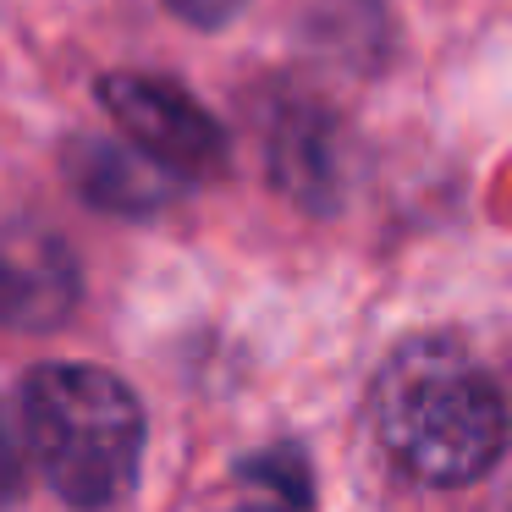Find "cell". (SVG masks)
<instances>
[{"label": "cell", "instance_id": "6da1fadb", "mask_svg": "<svg viewBox=\"0 0 512 512\" xmlns=\"http://www.w3.org/2000/svg\"><path fill=\"white\" fill-rule=\"evenodd\" d=\"M369 430L402 479L457 490L507 452V397L496 375L452 336H413L369 386Z\"/></svg>", "mask_w": 512, "mask_h": 512}, {"label": "cell", "instance_id": "7a4b0ae2", "mask_svg": "<svg viewBox=\"0 0 512 512\" xmlns=\"http://www.w3.org/2000/svg\"><path fill=\"white\" fill-rule=\"evenodd\" d=\"M23 441L45 485L78 512L127 501L144 468V408L100 364H39L23 380Z\"/></svg>", "mask_w": 512, "mask_h": 512}, {"label": "cell", "instance_id": "3957f363", "mask_svg": "<svg viewBox=\"0 0 512 512\" xmlns=\"http://www.w3.org/2000/svg\"><path fill=\"white\" fill-rule=\"evenodd\" d=\"M94 94H100L105 116L116 122V133L144 160H155L166 177H177V182L226 177V166H232L226 127L182 83L155 78V72H105L94 83Z\"/></svg>", "mask_w": 512, "mask_h": 512}, {"label": "cell", "instance_id": "277c9868", "mask_svg": "<svg viewBox=\"0 0 512 512\" xmlns=\"http://www.w3.org/2000/svg\"><path fill=\"white\" fill-rule=\"evenodd\" d=\"M265 177L298 210L331 215L347 193V133L342 116L303 89H270L259 105Z\"/></svg>", "mask_w": 512, "mask_h": 512}, {"label": "cell", "instance_id": "5b68a950", "mask_svg": "<svg viewBox=\"0 0 512 512\" xmlns=\"http://www.w3.org/2000/svg\"><path fill=\"white\" fill-rule=\"evenodd\" d=\"M78 254L39 221H0V325L56 331L78 309Z\"/></svg>", "mask_w": 512, "mask_h": 512}, {"label": "cell", "instance_id": "8992f818", "mask_svg": "<svg viewBox=\"0 0 512 512\" xmlns=\"http://www.w3.org/2000/svg\"><path fill=\"white\" fill-rule=\"evenodd\" d=\"M61 166H67V182L78 188L83 204L105 215H127V221H149L160 215L171 199H177L182 182L166 177L155 160H144L133 144H116V138H72L61 149Z\"/></svg>", "mask_w": 512, "mask_h": 512}, {"label": "cell", "instance_id": "52a82bcc", "mask_svg": "<svg viewBox=\"0 0 512 512\" xmlns=\"http://www.w3.org/2000/svg\"><path fill=\"white\" fill-rule=\"evenodd\" d=\"M248 479H265L270 490H281V501H292V507H314V490H309V463H303L298 446H270V452L248 457L243 463Z\"/></svg>", "mask_w": 512, "mask_h": 512}, {"label": "cell", "instance_id": "ba28073f", "mask_svg": "<svg viewBox=\"0 0 512 512\" xmlns=\"http://www.w3.org/2000/svg\"><path fill=\"white\" fill-rule=\"evenodd\" d=\"M166 6L182 17V23H193V28H226L248 0H166Z\"/></svg>", "mask_w": 512, "mask_h": 512}, {"label": "cell", "instance_id": "9c48e42d", "mask_svg": "<svg viewBox=\"0 0 512 512\" xmlns=\"http://www.w3.org/2000/svg\"><path fill=\"white\" fill-rule=\"evenodd\" d=\"M237 512H281V507H237Z\"/></svg>", "mask_w": 512, "mask_h": 512}]
</instances>
